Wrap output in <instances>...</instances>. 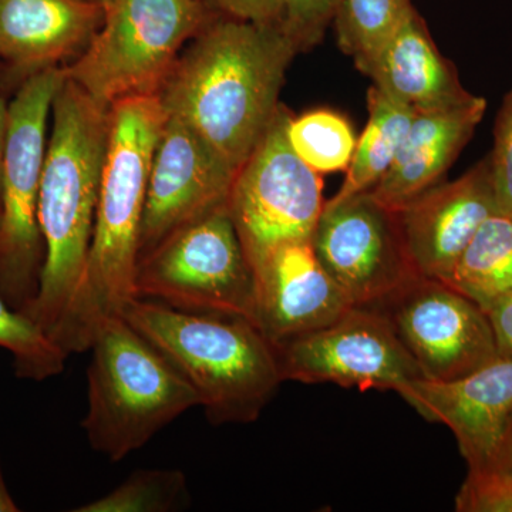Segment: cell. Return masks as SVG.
Here are the masks:
<instances>
[{"label": "cell", "instance_id": "obj_1", "mask_svg": "<svg viewBox=\"0 0 512 512\" xmlns=\"http://www.w3.org/2000/svg\"><path fill=\"white\" fill-rule=\"evenodd\" d=\"M298 53L279 23L217 15L185 46L158 97L168 117L238 171L274 121Z\"/></svg>", "mask_w": 512, "mask_h": 512}, {"label": "cell", "instance_id": "obj_2", "mask_svg": "<svg viewBox=\"0 0 512 512\" xmlns=\"http://www.w3.org/2000/svg\"><path fill=\"white\" fill-rule=\"evenodd\" d=\"M160 97L110 106V131L92 242L82 279L53 339L69 355L86 352L107 319L136 298L134 281L151 164L165 121Z\"/></svg>", "mask_w": 512, "mask_h": 512}, {"label": "cell", "instance_id": "obj_3", "mask_svg": "<svg viewBox=\"0 0 512 512\" xmlns=\"http://www.w3.org/2000/svg\"><path fill=\"white\" fill-rule=\"evenodd\" d=\"M109 131L110 106L64 77L53 101L37 207L45 258L36 296L22 311L52 338L86 266Z\"/></svg>", "mask_w": 512, "mask_h": 512}, {"label": "cell", "instance_id": "obj_4", "mask_svg": "<svg viewBox=\"0 0 512 512\" xmlns=\"http://www.w3.org/2000/svg\"><path fill=\"white\" fill-rule=\"evenodd\" d=\"M121 316L194 387L212 424L258 420L284 382L275 346L248 319L138 298Z\"/></svg>", "mask_w": 512, "mask_h": 512}, {"label": "cell", "instance_id": "obj_5", "mask_svg": "<svg viewBox=\"0 0 512 512\" xmlns=\"http://www.w3.org/2000/svg\"><path fill=\"white\" fill-rule=\"evenodd\" d=\"M89 350L82 427L93 450L113 463L201 404L173 363L121 315L100 326Z\"/></svg>", "mask_w": 512, "mask_h": 512}, {"label": "cell", "instance_id": "obj_6", "mask_svg": "<svg viewBox=\"0 0 512 512\" xmlns=\"http://www.w3.org/2000/svg\"><path fill=\"white\" fill-rule=\"evenodd\" d=\"M201 0H113L64 72L100 103L158 96L185 46L215 18Z\"/></svg>", "mask_w": 512, "mask_h": 512}, {"label": "cell", "instance_id": "obj_7", "mask_svg": "<svg viewBox=\"0 0 512 512\" xmlns=\"http://www.w3.org/2000/svg\"><path fill=\"white\" fill-rule=\"evenodd\" d=\"M66 72L30 74L9 103L0 177V296L23 311L35 298L43 251L37 207L47 150V124Z\"/></svg>", "mask_w": 512, "mask_h": 512}, {"label": "cell", "instance_id": "obj_8", "mask_svg": "<svg viewBox=\"0 0 512 512\" xmlns=\"http://www.w3.org/2000/svg\"><path fill=\"white\" fill-rule=\"evenodd\" d=\"M134 291L138 299L255 325L254 271L228 205L177 229L141 256Z\"/></svg>", "mask_w": 512, "mask_h": 512}, {"label": "cell", "instance_id": "obj_9", "mask_svg": "<svg viewBox=\"0 0 512 512\" xmlns=\"http://www.w3.org/2000/svg\"><path fill=\"white\" fill-rule=\"evenodd\" d=\"M291 117L281 104L229 194L228 211L252 271L279 245L312 239L325 208L322 177L289 144Z\"/></svg>", "mask_w": 512, "mask_h": 512}, {"label": "cell", "instance_id": "obj_10", "mask_svg": "<svg viewBox=\"0 0 512 512\" xmlns=\"http://www.w3.org/2000/svg\"><path fill=\"white\" fill-rule=\"evenodd\" d=\"M284 382L402 392L424 379L392 323L376 308L353 306L325 328L276 345Z\"/></svg>", "mask_w": 512, "mask_h": 512}, {"label": "cell", "instance_id": "obj_11", "mask_svg": "<svg viewBox=\"0 0 512 512\" xmlns=\"http://www.w3.org/2000/svg\"><path fill=\"white\" fill-rule=\"evenodd\" d=\"M373 308L390 320L424 379L450 382L498 357L487 313L440 279L417 275Z\"/></svg>", "mask_w": 512, "mask_h": 512}, {"label": "cell", "instance_id": "obj_12", "mask_svg": "<svg viewBox=\"0 0 512 512\" xmlns=\"http://www.w3.org/2000/svg\"><path fill=\"white\" fill-rule=\"evenodd\" d=\"M312 245L353 306L380 305L419 275L404 248L396 211L369 191L326 202Z\"/></svg>", "mask_w": 512, "mask_h": 512}, {"label": "cell", "instance_id": "obj_13", "mask_svg": "<svg viewBox=\"0 0 512 512\" xmlns=\"http://www.w3.org/2000/svg\"><path fill=\"white\" fill-rule=\"evenodd\" d=\"M237 173L190 127L168 117L151 164L140 258L177 229L227 207Z\"/></svg>", "mask_w": 512, "mask_h": 512}, {"label": "cell", "instance_id": "obj_14", "mask_svg": "<svg viewBox=\"0 0 512 512\" xmlns=\"http://www.w3.org/2000/svg\"><path fill=\"white\" fill-rule=\"evenodd\" d=\"M498 212L488 157L457 180L421 192L396 211L414 271L446 281L478 228Z\"/></svg>", "mask_w": 512, "mask_h": 512}, {"label": "cell", "instance_id": "obj_15", "mask_svg": "<svg viewBox=\"0 0 512 512\" xmlns=\"http://www.w3.org/2000/svg\"><path fill=\"white\" fill-rule=\"evenodd\" d=\"M254 278L255 325L274 346L325 328L353 308L320 264L312 239L279 245Z\"/></svg>", "mask_w": 512, "mask_h": 512}, {"label": "cell", "instance_id": "obj_16", "mask_svg": "<svg viewBox=\"0 0 512 512\" xmlns=\"http://www.w3.org/2000/svg\"><path fill=\"white\" fill-rule=\"evenodd\" d=\"M400 396L453 431L468 468L484 467L497 456L512 421V359L497 357L450 382L414 380Z\"/></svg>", "mask_w": 512, "mask_h": 512}, {"label": "cell", "instance_id": "obj_17", "mask_svg": "<svg viewBox=\"0 0 512 512\" xmlns=\"http://www.w3.org/2000/svg\"><path fill=\"white\" fill-rule=\"evenodd\" d=\"M104 20L84 0H0V59L35 74L82 55Z\"/></svg>", "mask_w": 512, "mask_h": 512}, {"label": "cell", "instance_id": "obj_18", "mask_svg": "<svg viewBox=\"0 0 512 512\" xmlns=\"http://www.w3.org/2000/svg\"><path fill=\"white\" fill-rule=\"evenodd\" d=\"M485 111L487 101L473 96L456 106L414 114L392 167L370 194L389 210L399 211L439 183L473 137Z\"/></svg>", "mask_w": 512, "mask_h": 512}, {"label": "cell", "instance_id": "obj_19", "mask_svg": "<svg viewBox=\"0 0 512 512\" xmlns=\"http://www.w3.org/2000/svg\"><path fill=\"white\" fill-rule=\"evenodd\" d=\"M390 99L416 111L439 110L470 100L457 69L441 55L416 8L362 70Z\"/></svg>", "mask_w": 512, "mask_h": 512}, {"label": "cell", "instance_id": "obj_20", "mask_svg": "<svg viewBox=\"0 0 512 512\" xmlns=\"http://www.w3.org/2000/svg\"><path fill=\"white\" fill-rule=\"evenodd\" d=\"M367 110L369 120L357 138L345 181L330 201L362 194L380 183L392 167L416 114L373 86L367 92Z\"/></svg>", "mask_w": 512, "mask_h": 512}, {"label": "cell", "instance_id": "obj_21", "mask_svg": "<svg viewBox=\"0 0 512 512\" xmlns=\"http://www.w3.org/2000/svg\"><path fill=\"white\" fill-rule=\"evenodd\" d=\"M443 282L483 311L512 291V217L498 212L485 220Z\"/></svg>", "mask_w": 512, "mask_h": 512}, {"label": "cell", "instance_id": "obj_22", "mask_svg": "<svg viewBox=\"0 0 512 512\" xmlns=\"http://www.w3.org/2000/svg\"><path fill=\"white\" fill-rule=\"evenodd\" d=\"M414 9L412 0H338V45L360 73Z\"/></svg>", "mask_w": 512, "mask_h": 512}, {"label": "cell", "instance_id": "obj_23", "mask_svg": "<svg viewBox=\"0 0 512 512\" xmlns=\"http://www.w3.org/2000/svg\"><path fill=\"white\" fill-rule=\"evenodd\" d=\"M286 134L296 156L316 173L348 170L357 138L346 117L332 110L308 111L291 117Z\"/></svg>", "mask_w": 512, "mask_h": 512}, {"label": "cell", "instance_id": "obj_24", "mask_svg": "<svg viewBox=\"0 0 512 512\" xmlns=\"http://www.w3.org/2000/svg\"><path fill=\"white\" fill-rule=\"evenodd\" d=\"M0 348L13 357L19 379L45 382L64 370L69 353L26 313L0 296Z\"/></svg>", "mask_w": 512, "mask_h": 512}, {"label": "cell", "instance_id": "obj_25", "mask_svg": "<svg viewBox=\"0 0 512 512\" xmlns=\"http://www.w3.org/2000/svg\"><path fill=\"white\" fill-rule=\"evenodd\" d=\"M187 478L180 470H137L111 493L76 512H170L190 503Z\"/></svg>", "mask_w": 512, "mask_h": 512}, {"label": "cell", "instance_id": "obj_26", "mask_svg": "<svg viewBox=\"0 0 512 512\" xmlns=\"http://www.w3.org/2000/svg\"><path fill=\"white\" fill-rule=\"evenodd\" d=\"M458 512H512V471L487 464L468 468L456 495Z\"/></svg>", "mask_w": 512, "mask_h": 512}, {"label": "cell", "instance_id": "obj_27", "mask_svg": "<svg viewBox=\"0 0 512 512\" xmlns=\"http://www.w3.org/2000/svg\"><path fill=\"white\" fill-rule=\"evenodd\" d=\"M338 0H282L279 26L299 53L318 46L332 25Z\"/></svg>", "mask_w": 512, "mask_h": 512}, {"label": "cell", "instance_id": "obj_28", "mask_svg": "<svg viewBox=\"0 0 512 512\" xmlns=\"http://www.w3.org/2000/svg\"><path fill=\"white\" fill-rule=\"evenodd\" d=\"M491 173L501 214L512 217V89L504 97L494 126Z\"/></svg>", "mask_w": 512, "mask_h": 512}, {"label": "cell", "instance_id": "obj_29", "mask_svg": "<svg viewBox=\"0 0 512 512\" xmlns=\"http://www.w3.org/2000/svg\"><path fill=\"white\" fill-rule=\"evenodd\" d=\"M212 13L254 23H279L282 0H201Z\"/></svg>", "mask_w": 512, "mask_h": 512}, {"label": "cell", "instance_id": "obj_30", "mask_svg": "<svg viewBox=\"0 0 512 512\" xmlns=\"http://www.w3.org/2000/svg\"><path fill=\"white\" fill-rule=\"evenodd\" d=\"M484 312L493 329L498 357L512 359V291L495 299Z\"/></svg>", "mask_w": 512, "mask_h": 512}, {"label": "cell", "instance_id": "obj_31", "mask_svg": "<svg viewBox=\"0 0 512 512\" xmlns=\"http://www.w3.org/2000/svg\"><path fill=\"white\" fill-rule=\"evenodd\" d=\"M490 464H497V466L507 468L512 471V421L508 427L507 434H505L503 444L498 450L497 456Z\"/></svg>", "mask_w": 512, "mask_h": 512}, {"label": "cell", "instance_id": "obj_32", "mask_svg": "<svg viewBox=\"0 0 512 512\" xmlns=\"http://www.w3.org/2000/svg\"><path fill=\"white\" fill-rule=\"evenodd\" d=\"M9 104L0 97V177H2L3 151H5L6 137H8Z\"/></svg>", "mask_w": 512, "mask_h": 512}, {"label": "cell", "instance_id": "obj_33", "mask_svg": "<svg viewBox=\"0 0 512 512\" xmlns=\"http://www.w3.org/2000/svg\"><path fill=\"white\" fill-rule=\"evenodd\" d=\"M19 510L18 504L13 500L8 485H6L2 467H0V512H18Z\"/></svg>", "mask_w": 512, "mask_h": 512}, {"label": "cell", "instance_id": "obj_34", "mask_svg": "<svg viewBox=\"0 0 512 512\" xmlns=\"http://www.w3.org/2000/svg\"><path fill=\"white\" fill-rule=\"evenodd\" d=\"M84 2L93 3V5L101 6V8L106 9L113 0H84Z\"/></svg>", "mask_w": 512, "mask_h": 512}]
</instances>
